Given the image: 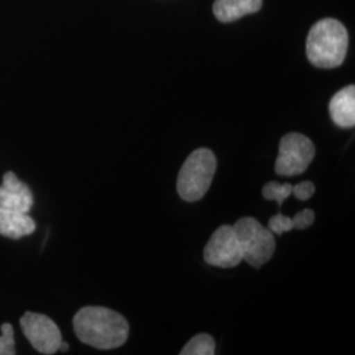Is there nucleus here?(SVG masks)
<instances>
[{"instance_id": "1", "label": "nucleus", "mask_w": 355, "mask_h": 355, "mask_svg": "<svg viewBox=\"0 0 355 355\" xmlns=\"http://www.w3.org/2000/svg\"><path fill=\"white\" fill-rule=\"evenodd\" d=\"M73 325L76 337L99 350L123 346L129 336V324L124 316L104 306H85L76 312Z\"/></svg>"}, {"instance_id": "2", "label": "nucleus", "mask_w": 355, "mask_h": 355, "mask_svg": "<svg viewBox=\"0 0 355 355\" xmlns=\"http://www.w3.org/2000/svg\"><path fill=\"white\" fill-rule=\"evenodd\" d=\"M349 48V35L343 23L334 19L320 20L306 37V57L320 69L341 66Z\"/></svg>"}, {"instance_id": "3", "label": "nucleus", "mask_w": 355, "mask_h": 355, "mask_svg": "<svg viewBox=\"0 0 355 355\" xmlns=\"http://www.w3.org/2000/svg\"><path fill=\"white\" fill-rule=\"evenodd\" d=\"M217 161L212 150L200 148L191 153L178 174V195L182 200L195 203L203 199L215 177Z\"/></svg>"}, {"instance_id": "4", "label": "nucleus", "mask_w": 355, "mask_h": 355, "mask_svg": "<svg viewBox=\"0 0 355 355\" xmlns=\"http://www.w3.org/2000/svg\"><path fill=\"white\" fill-rule=\"evenodd\" d=\"M234 233L241 248L242 258L250 266L259 268L275 253V236L254 217H242L234 225Z\"/></svg>"}, {"instance_id": "5", "label": "nucleus", "mask_w": 355, "mask_h": 355, "mask_svg": "<svg viewBox=\"0 0 355 355\" xmlns=\"http://www.w3.org/2000/svg\"><path fill=\"white\" fill-rule=\"evenodd\" d=\"M315 154L316 148L306 136L302 133H288L280 140L275 171L280 177L300 175L306 171Z\"/></svg>"}, {"instance_id": "6", "label": "nucleus", "mask_w": 355, "mask_h": 355, "mask_svg": "<svg viewBox=\"0 0 355 355\" xmlns=\"http://www.w3.org/2000/svg\"><path fill=\"white\" fill-rule=\"evenodd\" d=\"M20 325L29 343L41 354H55L62 340L61 330L51 318L35 312H26Z\"/></svg>"}, {"instance_id": "7", "label": "nucleus", "mask_w": 355, "mask_h": 355, "mask_svg": "<svg viewBox=\"0 0 355 355\" xmlns=\"http://www.w3.org/2000/svg\"><path fill=\"white\" fill-rule=\"evenodd\" d=\"M204 261L211 266L232 268L243 261L241 248L233 225H221L216 229L204 248Z\"/></svg>"}, {"instance_id": "8", "label": "nucleus", "mask_w": 355, "mask_h": 355, "mask_svg": "<svg viewBox=\"0 0 355 355\" xmlns=\"http://www.w3.org/2000/svg\"><path fill=\"white\" fill-rule=\"evenodd\" d=\"M33 207L32 191L19 180L12 171H8L3 177L0 186V208L29 214Z\"/></svg>"}, {"instance_id": "9", "label": "nucleus", "mask_w": 355, "mask_h": 355, "mask_svg": "<svg viewBox=\"0 0 355 355\" xmlns=\"http://www.w3.org/2000/svg\"><path fill=\"white\" fill-rule=\"evenodd\" d=\"M329 114L337 127L353 128L355 125V87L350 85L340 89L329 103Z\"/></svg>"}, {"instance_id": "10", "label": "nucleus", "mask_w": 355, "mask_h": 355, "mask_svg": "<svg viewBox=\"0 0 355 355\" xmlns=\"http://www.w3.org/2000/svg\"><path fill=\"white\" fill-rule=\"evenodd\" d=\"M35 220L23 212L0 208V234L13 240L29 236L35 232Z\"/></svg>"}, {"instance_id": "11", "label": "nucleus", "mask_w": 355, "mask_h": 355, "mask_svg": "<svg viewBox=\"0 0 355 355\" xmlns=\"http://www.w3.org/2000/svg\"><path fill=\"white\" fill-rule=\"evenodd\" d=\"M262 7V0H216L214 13L223 23H230L246 15L258 12Z\"/></svg>"}, {"instance_id": "12", "label": "nucleus", "mask_w": 355, "mask_h": 355, "mask_svg": "<svg viewBox=\"0 0 355 355\" xmlns=\"http://www.w3.org/2000/svg\"><path fill=\"white\" fill-rule=\"evenodd\" d=\"M215 340L207 334L202 333L192 337L186 346L182 349L180 355H214L215 354Z\"/></svg>"}, {"instance_id": "13", "label": "nucleus", "mask_w": 355, "mask_h": 355, "mask_svg": "<svg viewBox=\"0 0 355 355\" xmlns=\"http://www.w3.org/2000/svg\"><path fill=\"white\" fill-rule=\"evenodd\" d=\"M292 193V184H279L278 182H268L262 189V195L266 200H275L282 205Z\"/></svg>"}, {"instance_id": "14", "label": "nucleus", "mask_w": 355, "mask_h": 355, "mask_svg": "<svg viewBox=\"0 0 355 355\" xmlns=\"http://www.w3.org/2000/svg\"><path fill=\"white\" fill-rule=\"evenodd\" d=\"M15 340H13V328L11 324L1 325L0 336V355H15Z\"/></svg>"}, {"instance_id": "15", "label": "nucleus", "mask_w": 355, "mask_h": 355, "mask_svg": "<svg viewBox=\"0 0 355 355\" xmlns=\"http://www.w3.org/2000/svg\"><path fill=\"white\" fill-rule=\"evenodd\" d=\"M267 228L270 229L274 234L282 236L283 233L290 232V230L293 229L292 218L291 217H288V216L282 215V214L272 216V217L268 220V227H267Z\"/></svg>"}, {"instance_id": "16", "label": "nucleus", "mask_w": 355, "mask_h": 355, "mask_svg": "<svg viewBox=\"0 0 355 355\" xmlns=\"http://www.w3.org/2000/svg\"><path fill=\"white\" fill-rule=\"evenodd\" d=\"M313 221H315V212L312 209H303L292 217L293 229H299V230L309 228L313 224Z\"/></svg>"}, {"instance_id": "17", "label": "nucleus", "mask_w": 355, "mask_h": 355, "mask_svg": "<svg viewBox=\"0 0 355 355\" xmlns=\"http://www.w3.org/2000/svg\"><path fill=\"white\" fill-rule=\"evenodd\" d=\"M315 191H316L315 184L312 182L305 180V182H302V183H299L296 186H292L291 195H293L297 200H308V199H311L313 196Z\"/></svg>"}, {"instance_id": "18", "label": "nucleus", "mask_w": 355, "mask_h": 355, "mask_svg": "<svg viewBox=\"0 0 355 355\" xmlns=\"http://www.w3.org/2000/svg\"><path fill=\"white\" fill-rule=\"evenodd\" d=\"M60 350H61V352H67V350H69V343H66L62 341V343H61V346H60Z\"/></svg>"}]
</instances>
